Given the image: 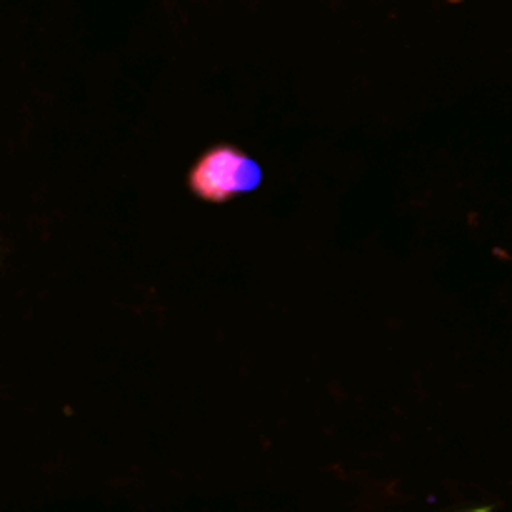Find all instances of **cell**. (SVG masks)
Wrapping results in <instances>:
<instances>
[{"label": "cell", "mask_w": 512, "mask_h": 512, "mask_svg": "<svg viewBox=\"0 0 512 512\" xmlns=\"http://www.w3.org/2000/svg\"><path fill=\"white\" fill-rule=\"evenodd\" d=\"M263 183V168L243 150L220 145L208 150L190 173V190L210 203H225L238 193H253Z\"/></svg>", "instance_id": "6da1fadb"}]
</instances>
